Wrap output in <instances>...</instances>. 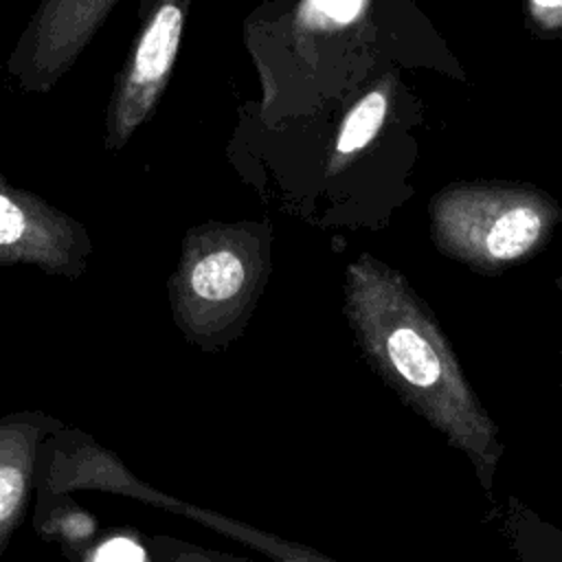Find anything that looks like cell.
Instances as JSON below:
<instances>
[{"label":"cell","mask_w":562,"mask_h":562,"mask_svg":"<svg viewBox=\"0 0 562 562\" xmlns=\"http://www.w3.org/2000/svg\"><path fill=\"white\" fill-rule=\"evenodd\" d=\"M345 314L369 367L468 454L490 490L503 454L498 428L408 281L369 255L358 257L345 272Z\"/></svg>","instance_id":"6da1fadb"},{"label":"cell","mask_w":562,"mask_h":562,"mask_svg":"<svg viewBox=\"0 0 562 562\" xmlns=\"http://www.w3.org/2000/svg\"><path fill=\"white\" fill-rule=\"evenodd\" d=\"M268 222H206L187 231L169 279V303L182 336L222 349L248 323L270 277Z\"/></svg>","instance_id":"7a4b0ae2"},{"label":"cell","mask_w":562,"mask_h":562,"mask_svg":"<svg viewBox=\"0 0 562 562\" xmlns=\"http://www.w3.org/2000/svg\"><path fill=\"white\" fill-rule=\"evenodd\" d=\"M549 211L525 191L459 189L435 206V237L450 255L492 272L529 255L544 237Z\"/></svg>","instance_id":"3957f363"},{"label":"cell","mask_w":562,"mask_h":562,"mask_svg":"<svg viewBox=\"0 0 562 562\" xmlns=\"http://www.w3.org/2000/svg\"><path fill=\"white\" fill-rule=\"evenodd\" d=\"M189 7L191 0H143L138 33L108 101V149H123L154 114L180 53Z\"/></svg>","instance_id":"277c9868"},{"label":"cell","mask_w":562,"mask_h":562,"mask_svg":"<svg viewBox=\"0 0 562 562\" xmlns=\"http://www.w3.org/2000/svg\"><path fill=\"white\" fill-rule=\"evenodd\" d=\"M92 241L86 226L0 173V266H33L77 279Z\"/></svg>","instance_id":"5b68a950"},{"label":"cell","mask_w":562,"mask_h":562,"mask_svg":"<svg viewBox=\"0 0 562 562\" xmlns=\"http://www.w3.org/2000/svg\"><path fill=\"white\" fill-rule=\"evenodd\" d=\"M119 0H40L7 70L24 92H50L77 64Z\"/></svg>","instance_id":"8992f818"},{"label":"cell","mask_w":562,"mask_h":562,"mask_svg":"<svg viewBox=\"0 0 562 562\" xmlns=\"http://www.w3.org/2000/svg\"><path fill=\"white\" fill-rule=\"evenodd\" d=\"M42 435V426L26 417L0 422V553L26 509Z\"/></svg>","instance_id":"52a82bcc"},{"label":"cell","mask_w":562,"mask_h":562,"mask_svg":"<svg viewBox=\"0 0 562 562\" xmlns=\"http://www.w3.org/2000/svg\"><path fill=\"white\" fill-rule=\"evenodd\" d=\"M505 531L522 562H562V533L525 512L518 503H509L505 514Z\"/></svg>","instance_id":"ba28073f"},{"label":"cell","mask_w":562,"mask_h":562,"mask_svg":"<svg viewBox=\"0 0 562 562\" xmlns=\"http://www.w3.org/2000/svg\"><path fill=\"white\" fill-rule=\"evenodd\" d=\"M386 114V97L380 90L364 94L345 116L336 138V156H351L367 147Z\"/></svg>","instance_id":"9c48e42d"},{"label":"cell","mask_w":562,"mask_h":562,"mask_svg":"<svg viewBox=\"0 0 562 562\" xmlns=\"http://www.w3.org/2000/svg\"><path fill=\"white\" fill-rule=\"evenodd\" d=\"M86 562H149L145 549L127 538V536H112L103 540L88 558Z\"/></svg>","instance_id":"30bf717a"},{"label":"cell","mask_w":562,"mask_h":562,"mask_svg":"<svg viewBox=\"0 0 562 562\" xmlns=\"http://www.w3.org/2000/svg\"><path fill=\"white\" fill-rule=\"evenodd\" d=\"M531 4L544 24L562 22V0H531Z\"/></svg>","instance_id":"8fae6325"},{"label":"cell","mask_w":562,"mask_h":562,"mask_svg":"<svg viewBox=\"0 0 562 562\" xmlns=\"http://www.w3.org/2000/svg\"><path fill=\"white\" fill-rule=\"evenodd\" d=\"M171 562H226V560H220L206 551H195V549L184 547L182 551L171 553Z\"/></svg>","instance_id":"7c38bea8"}]
</instances>
